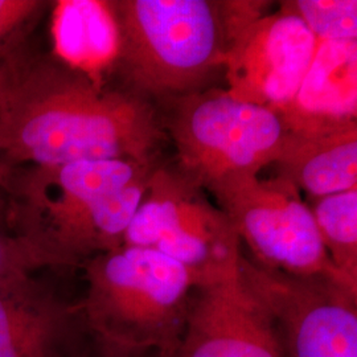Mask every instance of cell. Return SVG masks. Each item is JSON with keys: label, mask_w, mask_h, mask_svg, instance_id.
Returning <instances> with one entry per match:
<instances>
[{"label": "cell", "mask_w": 357, "mask_h": 357, "mask_svg": "<svg viewBox=\"0 0 357 357\" xmlns=\"http://www.w3.org/2000/svg\"><path fill=\"white\" fill-rule=\"evenodd\" d=\"M162 121L153 103L106 89L57 59L13 57L0 115V163L59 166L131 159L155 163Z\"/></svg>", "instance_id": "cell-1"}, {"label": "cell", "mask_w": 357, "mask_h": 357, "mask_svg": "<svg viewBox=\"0 0 357 357\" xmlns=\"http://www.w3.org/2000/svg\"><path fill=\"white\" fill-rule=\"evenodd\" d=\"M156 166L131 159L0 163L6 221L52 268L84 265L123 245Z\"/></svg>", "instance_id": "cell-2"}, {"label": "cell", "mask_w": 357, "mask_h": 357, "mask_svg": "<svg viewBox=\"0 0 357 357\" xmlns=\"http://www.w3.org/2000/svg\"><path fill=\"white\" fill-rule=\"evenodd\" d=\"M84 268L79 308L96 342L128 355L175 357L197 287L187 268L132 245L94 255Z\"/></svg>", "instance_id": "cell-3"}, {"label": "cell", "mask_w": 357, "mask_h": 357, "mask_svg": "<svg viewBox=\"0 0 357 357\" xmlns=\"http://www.w3.org/2000/svg\"><path fill=\"white\" fill-rule=\"evenodd\" d=\"M119 29L115 69L128 91L168 103L204 90L222 69L228 35L221 1L113 0Z\"/></svg>", "instance_id": "cell-4"}, {"label": "cell", "mask_w": 357, "mask_h": 357, "mask_svg": "<svg viewBox=\"0 0 357 357\" xmlns=\"http://www.w3.org/2000/svg\"><path fill=\"white\" fill-rule=\"evenodd\" d=\"M167 106L165 128L176 149V168L208 192L231 178L259 175L281 153V116L228 90H200Z\"/></svg>", "instance_id": "cell-5"}, {"label": "cell", "mask_w": 357, "mask_h": 357, "mask_svg": "<svg viewBox=\"0 0 357 357\" xmlns=\"http://www.w3.org/2000/svg\"><path fill=\"white\" fill-rule=\"evenodd\" d=\"M123 245L150 248L187 268L197 287L238 270L243 245L222 209L176 166H156Z\"/></svg>", "instance_id": "cell-6"}, {"label": "cell", "mask_w": 357, "mask_h": 357, "mask_svg": "<svg viewBox=\"0 0 357 357\" xmlns=\"http://www.w3.org/2000/svg\"><path fill=\"white\" fill-rule=\"evenodd\" d=\"M209 192L255 264L295 275L327 277L357 291L333 268L310 205L289 180L240 176Z\"/></svg>", "instance_id": "cell-7"}, {"label": "cell", "mask_w": 357, "mask_h": 357, "mask_svg": "<svg viewBox=\"0 0 357 357\" xmlns=\"http://www.w3.org/2000/svg\"><path fill=\"white\" fill-rule=\"evenodd\" d=\"M238 275L268 311L284 357H357V291L238 259Z\"/></svg>", "instance_id": "cell-8"}, {"label": "cell", "mask_w": 357, "mask_h": 357, "mask_svg": "<svg viewBox=\"0 0 357 357\" xmlns=\"http://www.w3.org/2000/svg\"><path fill=\"white\" fill-rule=\"evenodd\" d=\"M319 40L283 8L264 13L230 40L222 69L233 97L277 114L291 102Z\"/></svg>", "instance_id": "cell-9"}, {"label": "cell", "mask_w": 357, "mask_h": 357, "mask_svg": "<svg viewBox=\"0 0 357 357\" xmlns=\"http://www.w3.org/2000/svg\"><path fill=\"white\" fill-rule=\"evenodd\" d=\"M175 357H284L268 311L238 270L196 287Z\"/></svg>", "instance_id": "cell-10"}, {"label": "cell", "mask_w": 357, "mask_h": 357, "mask_svg": "<svg viewBox=\"0 0 357 357\" xmlns=\"http://www.w3.org/2000/svg\"><path fill=\"white\" fill-rule=\"evenodd\" d=\"M89 342L79 303L32 274L0 280V357H78Z\"/></svg>", "instance_id": "cell-11"}, {"label": "cell", "mask_w": 357, "mask_h": 357, "mask_svg": "<svg viewBox=\"0 0 357 357\" xmlns=\"http://www.w3.org/2000/svg\"><path fill=\"white\" fill-rule=\"evenodd\" d=\"M278 115L287 132L303 137L357 126V40L319 41L291 102Z\"/></svg>", "instance_id": "cell-12"}, {"label": "cell", "mask_w": 357, "mask_h": 357, "mask_svg": "<svg viewBox=\"0 0 357 357\" xmlns=\"http://www.w3.org/2000/svg\"><path fill=\"white\" fill-rule=\"evenodd\" d=\"M56 59L103 85L119 56V29L110 1H57L52 22Z\"/></svg>", "instance_id": "cell-13"}, {"label": "cell", "mask_w": 357, "mask_h": 357, "mask_svg": "<svg viewBox=\"0 0 357 357\" xmlns=\"http://www.w3.org/2000/svg\"><path fill=\"white\" fill-rule=\"evenodd\" d=\"M274 165L278 176L289 180L312 200L355 188L357 126L311 137L286 131Z\"/></svg>", "instance_id": "cell-14"}, {"label": "cell", "mask_w": 357, "mask_h": 357, "mask_svg": "<svg viewBox=\"0 0 357 357\" xmlns=\"http://www.w3.org/2000/svg\"><path fill=\"white\" fill-rule=\"evenodd\" d=\"M310 209L333 268L357 289V187L314 199Z\"/></svg>", "instance_id": "cell-15"}, {"label": "cell", "mask_w": 357, "mask_h": 357, "mask_svg": "<svg viewBox=\"0 0 357 357\" xmlns=\"http://www.w3.org/2000/svg\"><path fill=\"white\" fill-rule=\"evenodd\" d=\"M281 8L301 19L319 41L357 40L356 0H290Z\"/></svg>", "instance_id": "cell-16"}, {"label": "cell", "mask_w": 357, "mask_h": 357, "mask_svg": "<svg viewBox=\"0 0 357 357\" xmlns=\"http://www.w3.org/2000/svg\"><path fill=\"white\" fill-rule=\"evenodd\" d=\"M44 268H52L48 259L31 249L8 228L0 199V280L32 274Z\"/></svg>", "instance_id": "cell-17"}, {"label": "cell", "mask_w": 357, "mask_h": 357, "mask_svg": "<svg viewBox=\"0 0 357 357\" xmlns=\"http://www.w3.org/2000/svg\"><path fill=\"white\" fill-rule=\"evenodd\" d=\"M41 0H0V61L13 56V47L47 7Z\"/></svg>", "instance_id": "cell-18"}, {"label": "cell", "mask_w": 357, "mask_h": 357, "mask_svg": "<svg viewBox=\"0 0 357 357\" xmlns=\"http://www.w3.org/2000/svg\"><path fill=\"white\" fill-rule=\"evenodd\" d=\"M78 357H142L134 356V355H128V354H122L114 349H110L107 347L97 343L91 335H90L89 344L86 345V348L82 351V354Z\"/></svg>", "instance_id": "cell-19"}, {"label": "cell", "mask_w": 357, "mask_h": 357, "mask_svg": "<svg viewBox=\"0 0 357 357\" xmlns=\"http://www.w3.org/2000/svg\"><path fill=\"white\" fill-rule=\"evenodd\" d=\"M13 57L0 61V115L4 107V101L7 97V91L10 88V82L13 78Z\"/></svg>", "instance_id": "cell-20"}, {"label": "cell", "mask_w": 357, "mask_h": 357, "mask_svg": "<svg viewBox=\"0 0 357 357\" xmlns=\"http://www.w3.org/2000/svg\"><path fill=\"white\" fill-rule=\"evenodd\" d=\"M143 357H162V356H158V355H146V356Z\"/></svg>", "instance_id": "cell-21"}]
</instances>
